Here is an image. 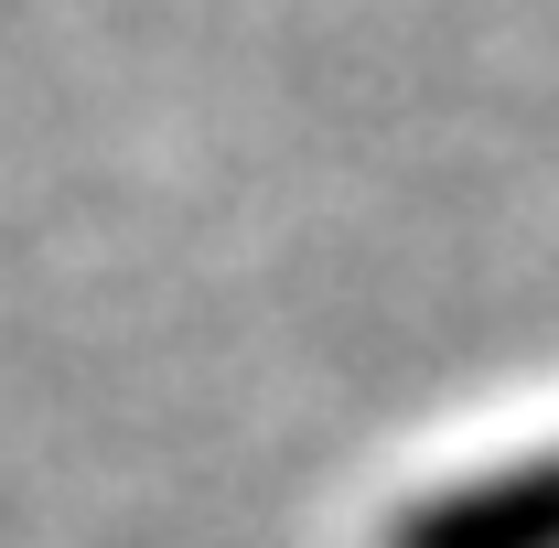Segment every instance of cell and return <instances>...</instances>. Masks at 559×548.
<instances>
[{
    "label": "cell",
    "instance_id": "6da1fadb",
    "mask_svg": "<svg viewBox=\"0 0 559 548\" xmlns=\"http://www.w3.org/2000/svg\"><path fill=\"white\" fill-rule=\"evenodd\" d=\"M388 548H559V441L388 516Z\"/></svg>",
    "mask_w": 559,
    "mask_h": 548
}]
</instances>
